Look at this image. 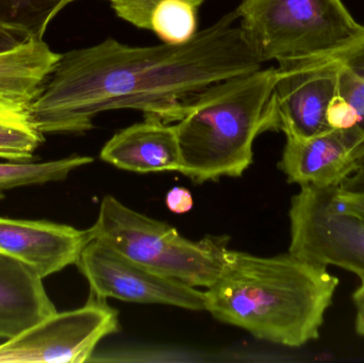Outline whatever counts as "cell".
I'll list each match as a JSON object with an SVG mask.
<instances>
[{"instance_id":"obj_11","label":"cell","mask_w":364,"mask_h":363,"mask_svg":"<svg viewBox=\"0 0 364 363\" xmlns=\"http://www.w3.org/2000/svg\"><path fill=\"white\" fill-rule=\"evenodd\" d=\"M90 240L89 229L0 217V253L23 262L42 279L76 264Z\"/></svg>"},{"instance_id":"obj_7","label":"cell","mask_w":364,"mask_h":363,"mask_svg":"<svg viewBox=\"0 0 364 363\" xmlns=\"http://www.w3.org/2000/svg\"><path fill=\"white\" fill-rule=\"evenodd\" d=\"M119 313L91 294L85 306L57 313L0 345V363H81L98 343L119 330Z\"/></svg>"},{"instance_id":"obj_21","label":"cell","mask_w":364,"mask_h":363,"mask_svg":"<svg viewBox=\"0 0 364 363\" xmlns=\"http://www.w3.org/2000/svg\"><path fill=\"white\" fill-rule=\"evenodd\" d=\"M166 204L172 212L182 215L193 208V196L186 188L175 187L166 194Z\"/></svg>"},{"instance_id":"obj_5","label":"cell","mask_w":364,"mask_h":363,"mask_svg":"<svg viewBox=\"0 0 364 363\" xmlns=\"http://www.w3.org/2000/svg\"><path fill=\"white\" fill-rule=\"evenodd\" d=\"M91 239L162 276L209 288L222 272L227 237L191 241L176 228L132 210L111 195L102 198Z\"/></svg>"},{"instance_id":"obj_14","label":"cell","mask_w":364,"mask_h":363,"mask_svg":"<svg viewBox=\"0 0 364 363\" xmlns=\"http://www.w3.org/2000/svg\"><path fill=\"white\" fill-rule=\"evenodd\" d=\"M60 58L43 40L0 53V111L29 115Z\"/></svg>"},{"instance_id":"obj_20","label":"cell","mask_w":364,"mask_h":363,"mask_svg":"<svg viewBox=\"0 0 364 363\" xmlns=\"http://www.w3.org/2000/svg\"><path fill=\"white\" fill-rule=\"evenodd\" d=\"M327 121L333 129L358 127L359 119L354 109L336 94L327 110Z\"/></svg>"},{"instance_id":"obj_23","label":"cell","mask_w":364,"mask_h":363,"mask_svg":"<svg viewBox=\"0 0 364 363\" xmlns=\"http://www.w3.org/2000/svg\"><path fill=\"white\" fill-rule=\"evenodd\" d=\"M29 40H33V38H29L21 32L14 31L0 25V53L16 48Z\"/></svg>"},{"instance_id":"obj_13","label":"cell","mask_w":364,"mask_h":363,"mask_svg":"<svg viewBox=\"0 0 364 363\" xmlns=\"http://www.w3.org/2000/svg\"><path fill=\"white\" fill-rule=\"evenodd\" d=\"M55 311L38 273L0 253V339L14 338Z\"/></svg>"},{"instance_id":"obj_9","label":"cell","mask_w":364,"mask_h":363,"mask_svg":"<svg viewBox=\"0 0 364 363\" xmlns=\"http://www.w3.org/2000/svg\"><path fill=\"white\" fill-rule=\"evenodd\" d=\"M336 55L278 63L272 95L274 130L287 138H310L333 129L327 110L337 94Z\"/></svg>"},{"instance_id":"obj_10","label":"cell","mask_w":364,"mask_h":363,"mask_svg":"<svg viewBox=\"0 0 364 363\" xmlns=\"http://www.w3.org/2000/svg\"><path fill=\"white\" fill-rule=\"evenodd\" d=\"M364 148V130L329 129L310 138H287L278 168L299 187H338L354 174Z\"/></svg>"},{"instance_id":"obj_15","label":"cell","mask_w":364,"mask_h":363,"mask_svg":"<svg viewBox=\"0 0 364 363\" xmlns=\"http://www.w3.org/2000/svg\"><path fill=\"white\" fill-rule=\"evenodd\" d=\"M205 0H143L111 4L119 18L157 34L162 42L183 44L197 32L198 9Z\"/></svg>"},{"instance_id":"obj_17","label":"cell","mask_w":364,"mask_h":363,"mask_svg":"<svg viewBox=\"0 0 364 363\" xmlns=\"http://www.w3.org/2000/svg\"><path fill=\"white\" fill-rule=\"evenodd\" d=\"M93 160L85 156H73L44 163H0V200H4L6 190L64 180L73 170Z\"/></svg>"},{"instance_id":"obj_4","label":"cell","mask_w":364,"mask_h":363,"mask_svg":"<svg viewBox=\"0 0 364 363\" xmlns=\"http://www.w3.org/2000/svg\"><path fill=\"white\" fill-rule=\"evenodd\" d=\"M235 11L261 63L336 55L364 33L342 0H242Z\"/></svg>"},{"instance_id":"obj_1","label":"cell","mask_w":364,"mask_h":363,"mask_svg":"<svg viewBox=\"0 0 364 363\" xmlns=\"http://www.w3.org/2000/svg\"><path fill=\"white\" fill-rule=\"evenodd\" d=\"M261 67L233 10L183 44L128 46L109 38L61 55L29 119L43 134H82L96 115L119 109L174 123L210 85Z\"/></svg>"},{"instance_id":"obj_18","label":"cell","mask_w":364,"mask_h":363,"mask_svg":"<svg viewBox=\"0 0 364 363\" xmlns=\"http://www.w3.org/2000/svg\"><path fill=\"white\" fill-rule=\"evenodd\" d=\"M29 115L0 111V158L13 162L29 161L44 141Z\"/></svg>"},{"instance_id":"obj_6","label":"cell","mask_w":364,"mask_h":363,"mask_svg":"<svg viewBox=\"0 0 364 363\" xmlns=\"http://www.w3.org/2000/svg\"><path fill=\"white\" fill-rule=\"evenodd\" d=\"M336 188L301 187L291 200L289 253L364 277V220L342 209Z\"/></svg>"},{"instance_id":"obj_22","label":"cell","mask_w":364,"mask_h":363,"mask_svg":"<svg viewBox=\"0 0 364 363\" xmlns=\"http://www.w3.org/2000/svg\"><path fill=\"white\" fill-rule=\"evenodd\" d=\"M336 196L346 212L364 220V193L342 191L338 185Z\"/></svg>"},{"instance_id":"obj_26","label":"cell","mask_w":364,"mask_h":363,"mask_svg":"<svg viewBox=\"0 0 364 363\" xmlns=\"http://www.w3.org/2000/svg\"><path fill=\"white\" fill-rule=\"evenodd\" d=\"M107 1L110 2L111 4H125V2L143 1V0H107Z\"/></svg>"},{"instance_id":"obj_8","label":"cell","mask_w":364,"mask_h":363,"mask_svg":"<svg viewBox=\"0 0 364 363\" xmlns=\"http://www.w3.org/2000/svg\"><path fill=\"white\" fill-rule=\"evenodd\" d=\"M76 266L96 298L205 310V292L151 272L96 239L85 245Z\"/></svg>"},{"instance_id":"obj_16","label":"cell","mask_w":364,"mask_h":363,"mask_svg":"<svg viewBox=\"0 0 364 363\" xmlns=\"http://www.w3.org/2000/svg\"><path fill=\"white\" fill-rule=\"evenodd\" d=\"M76 0H0V25L43 40L53 17Z\"/></svg>"},{"instance_id":"obj_24","label":"cell","mask_w":364,"mask_h":363,"mask_svg":"<svg viewBox=\"0 0 364 363\" xmlns=\"http://www.w3.org/2000/svg\"><path fill=\"white\" fill-rule=\"evenodd\" d=\"M339 188L342 191L352 192V193H364V148L360 158H359L356 172L346 178L339 185Z\"/></svg>"},{"instance_id":"obj_2","label":"cell","mask_w":364,"mask_h":363,"mask_svg":"<svg viewBox=\"0 0 364 363\" xmlns=\"http://www.w3.org/2000/svg\"><path fill=\"white\" fill-rule=\"evenodd\" d=\"M338 286L324 264L227 249L220 276L205 292V310L259 340L301 347L320 337Z\"/></svg>"},{"instance_id":"obj_25","label":"cell","mask_w":364,"mask_h":363,"mask_svg":"<svg viewBox=\"0 0 364 363\" xmlns=\"http://www.w3.org/2000/svg\"><path fill=\"white\" fill-rule=\"evenodd\" d=\"M353 302L356 309L355 330L359 336L364 337V277L360 279V286L353 293Z\"/></svg>"},{"instance_id":"obj_19","label":"cell","mask_w":364,"mask_h":363,"mask_svg":"<svg viewBox=\"0 0 364 363\" xmlns=\"http://www.w3.org/2000/svg\"><path fill=\"white\" fill-rule=\"evenodd\" d=\"M336 57L339 64L337 95L354 109L358 127L364 130V33Z\"/></svg>"},{"instance_id":"obj_3","label":"cell","mask_w":364,"mask_h":363,"mask_svg":"<svg viewBox=\"0 0 364 363\" xmlns=\"http://www.w3.org/2000/svg\"><path fill=\"white\" fill-rule=\"evenodd\" d=\"M277 68L262 67L210 85L186 108L176 131L179 172L195 183L240 177L252 166L255 139L274 130Z\"/></svg>"},{"instance_id":"obj_12","label":"cell","mask_w":364,"mask_h":363,"mask_svg":"<svg viewBox=\"0 0 364 363\" xmlns=\"http://www.w3.org/2000/svg\"><path fill=\"white\" fill-rule=\"evenodd\" d=\"M100 158L130 172H179L181 156L176 126L145 119L115 134L102 147Z\"/></svg>"}]
</instances>
